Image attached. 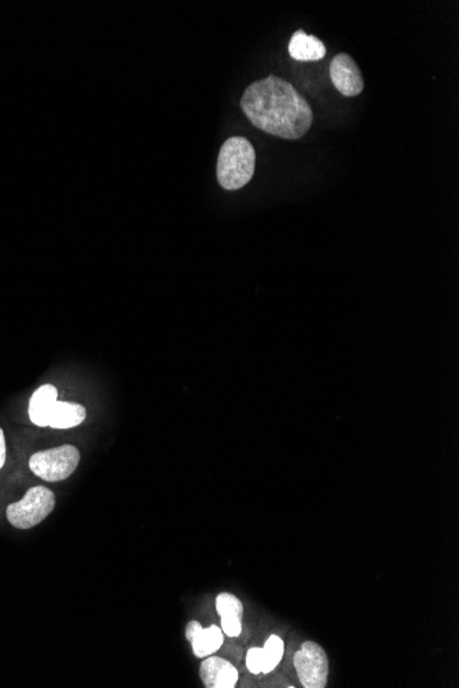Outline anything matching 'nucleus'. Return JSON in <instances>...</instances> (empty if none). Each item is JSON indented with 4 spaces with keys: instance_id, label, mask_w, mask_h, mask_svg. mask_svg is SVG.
<instances>
[{
    "instance_id": "f257e3e1",
    "label": "nucleus",
    "mask_w": 459,
    "mask_h": 688,
    "mask_svg": "<svg viewBox=\"0 0 459 688\" xmlns=\"http://www.w3.org/2000/svg\"><path fill=\"white\" fill-rule=\"evenodd\" d=\"M239 105L254 127L281 140H302L314 123L309 100L275 75L248 85Z\"/></svg>"
},
{
    "instance_id": "f03ea898",
    "label": "nucleus",
    "mask_w": 459,
    "mask_h": 688,
    "mask_svg": "<svg viewBox=\"0 0 459 688\" xmlns=\"http://www.w3.org/2000/svg\"><path fill=\"white\" fill-rule=\"evenodd\" d=\"M256 168V151L246 138H229L219 151L216 176L224 190L236 191L248 185Z\"/></svg>"
},
{
    "instance_id": "7ed1b4c3",
    "label": "nucleus",
    "mask_w": 459,
    "mask_h": 688,
    "mask_svg": "<svg viewBox=\"0 0 459 688\" xmlns=\"http://www.w3.org/2000/svg\"><path fill=\"white\" fill-rule=\"evenodd\" d=\"M54 508V493L44 486H34L28 489L21 500L10 504L6 516L14 528L30 529L44 521Z\"/></svg>"
},
{
    "instance_id": "20e7f679",
    "label": "nucleus",
    "mask_w": 459,
    "mask_h": 688,
    "mask_svg": "<svg viewBox=\"0 0 459 688\" xmlns=\"http://www.w3.org/2000/svg\"><path fill=\"white\" fill-rule=\"evenodd\" d=\"M79 462V450L67 444L34 453L29 459V468L42 480L57 483L70 477Z\"/></svg>"
},
{
    "instance_id": "39448f33",
    "label": "nucleus",
    "mask_w": 459,
    "mask_h": 688,
    "mask_svg": "<svg viewBox=\"0 0 459 688\" xmlns=\"http://www.w3.org/2000/svg\"><path fill=\"white\" fill-rule=\"evenodd\" d=\"M294 668L300 683L305 688H324L329 677V660L326 652L315 642H304L294 654Z\"/></svg>"
},
{
    "instance_id": "423d86ee",
    "label": "nucleus",
    "mask_w": 459,
    "mask_h": 688,
    "mask_svg": "<svg viewBox=\"0 0 459 688\" xmlns=\"http://www.w3.org/2000/svg\"><path fill=\"white\" fill-rule=\"evenodd\" d=\"M330 80L335 90L344 97L354 98L365 90L362 72L354 58L345 52H340L333 58L329 67Z\"/></svg>"
},
{
    "instance_id": "0eeeda50",
    "label": "nucleus",
    "mask_w": 459,
    "mask_h": 688,
    "mask_svg": "<svg viewBox=\"0 0 459 688\" xmlns=\"http://www.w3.org/2000/svg\"><path fill=\"white\" fill-rule=\"evenodd\" d=\"M186 637L193 647V652L198 659L209 657L218 652L223 644V631L216 625L204 629L198 621H190L186 627Z\"/></svg>"
},
{
    "instance_id": "6e6552de",
    "label": "nucleus",
    "mask_w": 459,
    "mask_h": 688,
    "mask_svg": "<svg viewBox=\"0 0 459 688\" xmlns=\"http://www.w3.org/2000/svg\"><path fill=\"white\" fill-rule=\"evenodd\" d=\"M200 676L205 687L233 688L238 682V670L219 657H209L201 664Z\"/></svg>"
},
{
    "instance_id": "1a4fd4ad",
    "label": "nucleus",
    "mask_w": 459,
    "mask_h": 688,
    "mask_svg": "<svg viewBox=\"0 0 459 688\" xmlns=\"http://www.w3.org/2000/svg\"><path fill=\"white\" fill-rule=\"evenodd\" d=\"M290 57L300 62H315L324 60L326 55V47L319 37L314 35H307L304 30L294 32L287 45Z\"/></svg>"
},
{
    "instance_id": "9d476101",
    "label": "nucleus",
    "mask_w": 459,
    "mask_h": 688,
    "mask_svg": "<svg viewBox=\"0 0 459 688\" xmlns=\"http://www.w3.org/2000/svg\"><path fill=\"white\" fill-rule=\"evenodd\" d=\"M216 609L221 619V631L230 637H237L241 634V620L244 617V606L233 594L219 595L216 598Z\"/></svg>"
},
{
    "instance_id": "9b49d317",
    "label": "nucleus",
    "mask_w": 459,
    "mask_h": 688,
    "mask_svg": "<svg viewBox=\"0 0 459 688\" xmlns=\"http://www.w3.org/2000/svg\"><path fill=\"white\" fill-rule=\"evenodd\" d=\"M58 402V390L52 385H43L32 395L29 402V418L40 428L49 426L50 414Z\"/></svg>"
},
{
    "instance_id": "f8f14e48",
    "label": "nucleus",
    "mask_w": 459,
    "mask_h": 688,
    "mask_svg": "<svg viewBox=\"0 0 459 688\" xmlns=\"http://www.w3.org/2000/svg\"><path fill=\"white\" fill-rule=\"evenodd\" d=\"M87 411L77 403L57 402L50 414L49 426L54 429H70L85 422Z\"/></svg>"
},
{
    "instance_id": "ddd939ff",
    "label": "nucleus",
    "mask_w": 459,
    "mask_h": 688,
    "mask_svg": "<svg viewBox=\"0 0 459 688\" xmlns=\"http://www.w3.org/2000/svg\"><path fill=\"white\" fill-rule=\"evenodd\" d=\"M264 650V668L263 674H270L275 668L278 667L281 662L282 657H284V642L281 637L277 635H271L267 639L266 644L263 647Z\"/></svg>"
},
{
    "instance_id": "4468645a",
    "label": "nucleus",
    "mask_w": 459,
    "mask_h": 688,
    "mask_svg": "<svg viewBox=\"0 0 459 688\" xmlns=\"http://www.w3.org/2000/svg\"><path fill=\"white\" fill-rule=\"evenodd\" d=\"M264 661L266 660H264L263 649L254 647V649L249 650L248 655H246V667L251 674H263Z\"/></svg>"
},
{
    "instance_id": "2eb2a0df",
    "label": "nucleus",
    "mask_w": 459,
    "mask_h": 688,
    "mask_svg": "<svg viewBox=\"0 0 459 688\" xmlns=\"http://www.w3.org/2000/svg\"><path fill=\"white\" fill-rule=\"evenodd\" d=\"M6 463V440H4V430L0 429V468Z\"/></svg>"
}]
</instances>
